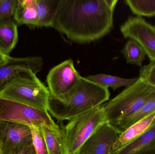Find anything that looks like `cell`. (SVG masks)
Wrapping results in <instances>:
<instances>
[{
    "label": "cell",
    "mask_w": 155,
    "mask_h": 154,
    "mask_svg": "<svg viewBox=\"0 0 155 154\" xmlns=\"http://www.w3.org/2000/svg\"><path fill=\"white\" fill-rule=\"evenodd\" d=\"M81 77L71 59L54 67L46 78L50 97L58 100L63 99L76 87Z\"/></svg>",
    "instance_id": "obj_7"
},
{
    "label": "cell",
    "mask_w": 155,
    "mask_h": 154,
    "mask_svg": "<svg viewBox=\"0 0 155 154\" xmlns=\"http://www.w3.org/2000/svg\"><path fill=\"white\" fill-rule=\"evenodd\" d=\"M0 119L38 128L56 124L48 111L1 98Z\"/></svg>",
    "instance_id": "obj_6"
},
{
    "label": "cell",
    "mask_w": 155,
    "mask_h": 154,
    "mask_svg": "<svg viewBox=\"0 0 155 154\" xmlns=\"http://www.w3.org/2000/svg\"><path fill=\"white\" fill-rule=\"evenodd\" d=\"M60 0H36L37 27H53Z\"/></svg>",
    "instance_id": "obj_17"
},
{
    "label": "cell",
    "mask_w": 155,
    "mask_h": 154,
    "mask_svg": "<svg viewBox=\"0 0 155 154\" xmlns=\"http://www.w3.org/2000/svg\"><path fill=\"white\" fill-rule=\"evenodd\" d=\"M125 39H131L143 49L150 62H155V27L142 17L130 16L121 25Z\"/></svg>",
    "instance_id": "obj_9"
},
{
    "label": "cell",
    "mask_w": 155,
    "mask_h": 154,
    "mask_svg": "<svg viewBox=\"0 0 155 154\" xmlns=\"http://www.w3.org/2000/svg\"><path fill=\"white\" fill-rule=\"evenodd\" d=\"M17 0H0V20L13 17Z\"/></svg>",
    "instance_id": "obj_23"
},
{
    "label": "cell",
    "mask_w": 155,
    "mask_h": 154,
    "mask_svg": "<svg viewBox=\"0 0 155 154\" xmlns=\"http://www.w3.org/2000/svg\"><path fill=\"white\" fill-rule=\"evenodd\" d=\"M50 93L36 75L21 77L0 93V98L48 111Z\"/></svg>",
    "instance_id": "obj_4"
},
{
    "label": "cell",
    "mask_w": 155,
    "mask_h": 154,
    "mask_svg": "<svg viewBox=\"0 0 155 154\" xmlns=\"http://www.w3.org/2000/svg\"><path fill=\"white\" fill-rule=\"evenodd\" d=\"M17 25L12 18L0 20V49L8 56L18 42Z\"/></svg>",
    "instance_id": "obj_16"
},
{
    "label": "cell",
    "mask_w": 155,
    "mask_h": 154,
    "mask_svg": "<svg viewBox=\"0 0 155 154\" xmlns=\"http://www.w3.org/2000/svg\"><path fill=\"white\" fill-rule=\"evenodd\" d=\"M108 88L81 77L76 87L63 99L50 97L48 112L58 121L69 120L89 111L109 99Z\"/></svg>",
    "instance_id": "obj_2"
},
{
    "label": "cell",
    "mask_w": 155,
    "mask_h": 154,
    "mask_svg": "<svg viewBox=\"0 0 155 154\" xmlns=\"http://www.w3.org/2000/svg\"><path fill=\"white\" fill-rule=\"evenodd\" d=\"M43 60L38 56L14 58L0 66V93L10 83L21 77L36 75L42 69Z\"/></svg>",
    "instance_id": "obj_10"
},
{
    "label": "cell",
    "mask_w": 155,
    "mask_h": 154,
    "mask_svg": "<svg viewBox=\"0 0 155 154\" xmlns=\"http://www.w3.org/2000/svg\"><path fill=\"white\" fill-rule=\"evenodd\" d=\"M122 53L127 63L141 67L146 54L143 49L137 42L128 39L122 50Z\"/></svg>",
    "instance_id": "obj_20"
},
{
    "label": "cell",
    "mask_w": 155,
    "mask_h": 154,
    "mask_svg": "<svg viewBox=\"0 0 155 154\" xmlns=\"http://www.w3.org/2000/svg\"><path fill=\"white\" fill-rule=\"evenodd\" d=\"M87 78L102 86L111 88L114 91L122 87L129 86L137 80L138 77L124 78L107 74H98L87 76Z\"/></svg>",
    "instance_id": "obj_19"
},
{
    "label": "cell",
    "mask_w": 155,
    "mask_h": 154,
    "mask_svg": "<svg viewBox=\"0 0 155 154\" xmlns=\"http://www.w3.org/2000/svg\"><path fill=\"white\" fill-rule=\"evenodd\" d=\"M155 111V98L146 103L140 109L117 123L114 127L120 134L137 122L142 120Z\"/></svg>",
    "instance_id": "obj_18"
},
{
    "label": "cell",
    "mask_w": 155,
    "mask_h": 154,
    "mask_svg": "<svg viewBox=\"0 0 155 154\" xmlns=\"http://www.w3.org/2000/svg\"><path fill=\"white\" fill-rule=\"evenodd\" d=\"M125 2L138 17L155 16V0H126Z\"/></svg>",
    "instance_id": "obj_21"
},
{
    "label": "cell",
    "mask_w": 155,
    "mask_h": 154,
    "mask_svg": "<svg viewBox=\"0 0 155 154\" xmlns=\"http://www.w3.org/2000/svg\"><path fill=\"white\" fill-rule=\"evenodd\" d=\"M10 57V56L6 55L0 49V66L7 63Z\"/></svg>",
    "instance_id": "obj_25"
},
{
    "label": "cell",
    "mask_w": 155,
    "mask_h": 154,
    "mask_svg": "<svg viewBox=\"0 0 155 154\" xmlns=\"http://www.w3.org/2000/svg\"><path fill=\"white\" fill-rule=\"evenodd\" d=\"M107 122L102 105L69 120L64 126V134L70 154H78L85 142Z\"/></svg>",
    "instance_id": "obj_5"
},
{
    "label": "cell",
    "mask_w": 155,
    "mask_h": 154,
    "mask_svg": "<svg viewBox=\"0 0 155 154\" xmlns=\"http://www.w3.org/2000/svg\"><path fill=\"white\" fill-rule=\"evenodd\" d=\"M155 98V87L138 77L137 80L108 102L102 105L107 122L114 125Z\"/></svg>",
    "instance_id": "obj_3"
},
{
    "label": "cell",
    "mask_w": 155,
    "mask_h": 154,
    "mask_svg": "<svg viewBox=\"0 0 155 154\" xmlns=\"http://www.w3.org/2000/svg\"><path fill=\"white\" fill-rule=\"evenodd\" d=\"M117 0H60L53 27L76 43H88L111 32Z\"/></svg>",
    "instance_id": "obj_1"
},
{
    "label": "cell",
    "mask_w": 155,
    "mask_h": 154,
    "mask_svg": "<svg viewBox=\"0 0 155 154\" xmlns=\"http://www.w3.org/2000/svg\"><path fill=\"white\" fill-rule=\"evenodd\" d=\"M110 154H155V124L138 138Z\"/></svg>",
    "instance_id": "obj_12"
},
{
    "label": "cell",
    "mask_w": 155,
    "mask_h": 154,
    "mask_svg": "<svg viewBox=\"0 0 155 154\" xmlns=\"http://www.w3.org/2000/svg\"><path fill=\"white\" fill-rule=\"evenodd\" d=\"M31 127L32 137L33 145L36 154H48L45 139L40 128Z\"/></svg>",
    "instance_id": "obj_22"
},
{
    "label": "cell",
    "mask_w": 155,
    "mask_h": 154,
    "mask_svg": "<svg viewBox=\"0 0 155 154\" xmlns=\"http://www.w3.org/2000/svg\"><path fill=\"white\" fill-rule=\"evenodd\" d=\"M13 18L17 25H25L31 28L37 27L36 0H17Z\"/></svg>",
    "instance_id": "obj_15"
},
{
    "label": "cell",
    "mask_w": 155,
    "mask_h": 154,
    "mask_svg": "<svg viewBox=\"0 0 155 154\" xmlns=\"http://www.w3.org/2000/svg\"><path fill=\"white\" fill-rule=\"evenodd\" d=\"M140 77L144 81L155 87V62H150L149 64L141 68Z\"/></svg>",
    "instance_id": "obj_24"
},
{
    "label": "cell",
    "mask_w": 155,
    "mask_h": 154,
    "mask_svg": "<svg viewBox=\"0 0 155 154\" xmlns=\"http://www.w3.org/2000/svg\"><path fill=\"white\" fill-rule=\"evenodd\" d=\"M64 126L43 125L40 127L45 139L48 154H70L64 134Z\"/></svg>",
    "instance_id": "obj_13"
},
{
    "label": "cell",
    "mask_w": 155,
    "mask_h": 154,
    "mask_svg": "<svg viewBox=\"0 0 155 154\" xmlns=\"http://www.w3.org/2000/svg\"><path fill=\"white\" fill-rule=\"evenodd\" d=\"M16 154H36L33 145L31 144L25 148L21 152Z\"/></svg>",
    "instance_id": "obj_26"
},
{
    "label": "cell",
    "mask_w": 155,
    "mask_h": 154,
    "mask_svg": "<svg viewBox=\"0 0 155 154\" xmlns=\"http://www.w3.org/2000/svg\"><path fill=\"white\" fill-rule=\"evenodd\" d=\"M120 134L115 127L106 122L85 142L78 154H110Z\"/></svg>",
    "instance_id": "obj_11"
},
{
    "label": "cell",
    "mask_w": 155,
    "mask_h": 154,
    "mask_svg": "<svg viewBox=\"0 0 155 154\" xmlns=\"http://www.w3.org/2000/svg\"><path fill=\"white\" fill-rule=\"evenodd\" d=\"M32 144L30 127L0 119L1 154H18Z\"/></svg>",
    "instance_id": "obj_8"
},
{
    "label": "cell",
    "mask_w": 155,
    "mask_h": 154,
    "mask_svg": "<svg viewBox=\"0 0 155 154\" xmlns=\"http://www.w3.org/2000/svg\"><path fill=\"white\" fill-rule=\"evenodd\" d=\"M155 124V111L137 122L119 135L112 152L116 151L138 138Z\"/></svg>",
    "instance_id": "obj_14"
},
{
    "label": "cell",
    "mask_w": 155,
    "mask_h": 154,
    "mask_svg": "<svg viewBox=\"0 0 155 154\" xmlns=\"http://www.w3.org/2000/svg\"><path fill=\"white\" fill-rule=\"evenodd\" d=\"M0 154H1V151H0Z\"/></svg>",
    "instance_id": "obj_27"
}]
</instances>
